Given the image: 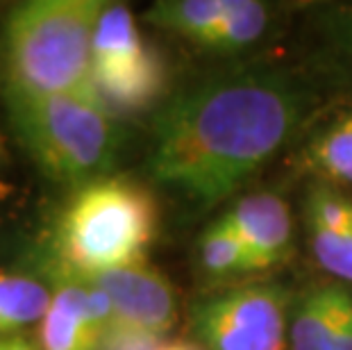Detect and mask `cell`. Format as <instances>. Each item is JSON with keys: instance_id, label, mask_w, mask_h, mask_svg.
Here are the masks:
<instances>
[{"instance_id": "1", "label": "cell", "mask_w": 352, "mask_h": 350, "mask_svg": "<svg viewBox=\"0 0 352 350\" xmlns=\"http://www.w3.org/2000/svg\"><path fill=\"white\" fill-rule=\"evenodd\" d=\"M307 109L309 96L282 71L207 78L157 114L148 171L191 203L219 205L294 137Z\"/></svg>"}, {"instance_id": "2", "label": "cell", "mask_w": 352, "mask_h": 350, "mask_svg": "<svg viewBox=\"0 0 352 350\" xmlns=\"http://www.w3.org/2000/svg\"><path fill=\"white\" fill-rule=\"evenodd\" d=\"M102 0H28L0 23L5 102L91 91V46Z\"/></svg>"}, {"instance_id": "3", "label": "cell", "mask_w": 352, "mask_h": 350, "mask_svg": "<svg viewBox=\"0 0 352 350\" xmlns=\"http://www.w3.org/2000/svg\"><path fill=\"white\" fill-rule=\"evenodd\" d=\"M157 203L144 184L107 175L78 187L52 230L57 269L78 278L146 264L157 237Z\"/></svg>"}, {"instance_id": "4", "label": "cell", "mask_w": 352, "mask_h": 350, "mask_svg": "<svg viewBox=\"0 0 352 350\" xmlns=\"http://www.w3.org/2000/svg\"><path fill=\"white\" fill-rule=\"evenodd\" d=\"M5 107L19 146L48 180L78 189L114 168L121 132L94 89L14 100Z\"/></svg>"}, {"instance_id": "5", "label": "cell", "mask_w": 352, "mask_h": 350, "mask_svg": "<svg viewBox=\"0 0 352 350\" xmlns=\"http://www.w3.org/2000/svg\"><path fill=\"white\" fill-rule=\"evenodd\" d=\"M168 71L160 50L144 39L130 7L107 3L91 46V89L111 116L144 111L166 91Z\"/></svg>"}, {"instance_id": "6", "label": "cell", "mask_w": 352, "mask_h": 350, "mask_svg": "<svg viewBox=\"0 0 352 350\" xmlns=\"http://www.w3.org/2000/svg\"><path fill=\"white\" fill-rule=\"evenodd\" d=\"M291 305L280 285L228 287L191 305L189 327L205 350H289Z\"/></svg>"}, {"instance_id": "7", "label": "cell", "mask_w": 352, "mask_h": 350, "mask_svg": "<svg viewBox=\"0 0 352 350\" xmlns=\"http://www.w3.org/2000/svg\"><path fill=\"white\" fill-rule=\"evenodd\" d=\"M52 298L39 323V350H98L114 311L98 287L62 269L52 273Z\"/></svg>"}, {"instance_id": "8", "label": "cell", "mask_w": 352, "mask_h": 350, "mask_svg": "<svg viewBox=\"0 0 352 350\" xmlns=\"http://www.w3.org/2000/svg\"><path fill=\"white\" fill-rule=\"evenodd\" d=\"M94 282L114 311V325L166 337L179 318L177 292L166 275L148 264L85 278Z\"/></svg>"}, {"instance_id": "9", "label": "cell", "mask_w": 352, "mask_h": 350, "mask_svg": "<svg viewBox=\"0 0 352 350\" xmlns=\"http://www.w3.org/2000/svg\"><path fill=\"white\" fill-rule=\"evenodd\" d=\"M289 350H352V289L327 282L291 305Z\"/></svg>"}, {"instance_id": "10", "label": "cell", "mask_w": 352, "mask_h": 350, "mask_svg": "<svg viewBox=\"0 0 352 350\" xmlns=\"http://www.w3.org/2000/svg\"><path fill=\"white\" fill-rule=\"evenodd\" d=\"M223 216L248 245L261 271L289 257L294 245V221L289 205L277 193L259 191L243 196Z\"/></svg>"}, {"instance_id": "11", "label": "cell", "mask_w": 352, "mask_h": 350, "mask_svg": "<svg viewBox=\"0 0 352 350\" xmlns=\"http://www.w3.org/2000/svg\"><path fill=\"white\" fill-rule=\"evenodd\" d=\"M52 289L30 275L0 273V337H16L46 316Z\"/></svg>"}, {"instance_id": "12", "label": "cell", "mask_w": 352, "mask_h": 350, "mask_svg": "<svg viewBox=\"0 0 352 350\" xmlns=\"http://www.w3.org/2000/svg\"><path fill=\"white\" fill-rule=\"evenodd\" d=\"M230 7L232 0H162L146 12L144 19L200 46L205 36L230 12Z\"/></svg>"}, {"instance_id": "13", "label": "cell", "mask_w": 352, "mask_h": 350, "mask_svg": "<svg viewBox=\"0 0 352 350\" xmlns=\"http://www.w3.org/2000/svg\"><path fill=\"white\" fill-rule=\"evenodd\" d=\"M198 259L202 271L214 278H234V275L259 273L261 266L234 232L226 216L209 223L198 239Z\"/></svg>"}, {"instance_id": "14", "label": "cell", "mask_w": 352, "mask_h": 350, "mask_svg": "<svg viewBox=\"0 0 352 350\" xmlns=\"http://www.w3.org/2000/svg\"><path fill=\"white\" fill-rule=\"evenodd\" d=\"M305 162L329 182L352 184V111L314 137L305 151Z\"/></svg>"}, {"instance_id": "15", "label": "cell", "mask_w": 352, "mask_h": 350, "mask_svg": "<svg viewBox=\"0 0 352 350\" xmlns=\"http://www.w3.org/2000/svg\"><path fill=\"white\" fill-rule=\"evenodd\" d=\"M268 28V7L257 0H232L221 23L205 36L202 48L214 53H239L257 43Z\"/></svg>"}, {"instance_id": "16", "label": "cell", "mask_w": 352, "mask_h": 350, "mask_svg": "<svg viewBox=\"0 0 352 350\" xmlns=\"http://www.w3.org/2000/svg\"><path fill=\"white\" fill-rule=\"evenodd\" d=\"M307 237L320 269L341 282H352V226L332 230L307 219Z\"/></svg>"}, {"instance_id": "17", "label": "cell", "mask_w": 352, "mask_h": 350, "mask_svg": "<svg viewBox=\"0 0 352 350\" xmlns=\"http://www.w3.org/2000/svg\"><path fill=\"white\" fill-rule=\"evenodd\" d=\"M162 341V337L111 325V330L102 337L98 350H157Z\"/></svg>"}, {"instance_id": "18", "label": "cell", "mask_w": 352, "mask_h": 350, "mask_svg": "<svg viewBox=\"0 0 352 350\" xmlns=\"http://www.w3.org/2000/svg\"><path fill=\"white\" fill-rule=\"evenodd\" d=\"M334 39L341 46V50H346V53L352 57V10L343 14L341 19H336Z\"/></svg>"}, {"instance_id": "19", "label": "cell", "mask_w": 352, "mask_h": 350, "mask_svg": "<svg viewBox=\"0 0 352 350\" xmlns=\"http://www.w3.org/2000/svg\"><path fill=\"white\" fill-rule=\"evenodd\" d=\"M157 350H205L193 339H164Z\"/></svg>"}, {"instance_id": "20", "label": "cell", "mask_w": 352, "mask_h": 350, "mask_svg": "<svg viewBox=\"0 0 352 350\" xmlns=\"http://www.w3.org/2000/svg\"><path fill=\"white\" fill-rule=\"evenodd\" d=\"M7 160V151H5V137H3V130H0V166L5 164Z\"/></svg>"}]
</instances>
